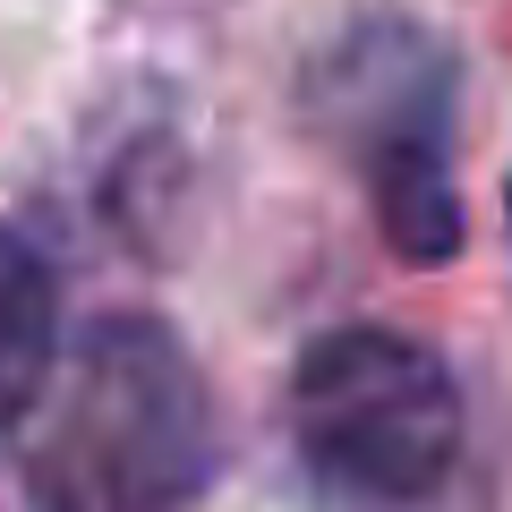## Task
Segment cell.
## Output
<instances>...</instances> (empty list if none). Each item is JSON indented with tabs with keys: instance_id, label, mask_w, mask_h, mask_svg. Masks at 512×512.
Returning a JSON list of instances; mask_svg holds the SVG:
<instances>
[{
	"instance_id": "277c9868",
	"label": "cell",
	"mask_w": 512,
	"mask_h": 512,
	"mask_svg": "<svg viewBox=\"0 0 512 512\" xmlns=\"http://www.w3.org/2000/svg\"><path fill=\"white\" fill-rule=\"evenodd\" d=\"M60 367V265L35 231L0 222V436L26 427Z\"/></svg>"
},
{
	"instance_id": "5b68a950",
	"label": "cell",
	"mask_w": 512,
	"mask_h": 512,
	"mask_svg": "<svg viewBox=\"0 0 512 512\" xmlns=\"http://www.w3.org/2000/svg\"><path fill=\"white\" fill-rule=\"evenodd\" d=\"M504 214H512V188H504Z\"/></svg>"
},
{
	"instance_id": "7a4b0ae2",
	"label": "cell",
	"mask_w": 512,
	"mask_h": 512,
	"mask_svg": "<svg viewBox=\"0 0 512 512\" xmlns=\"http://www.w3.org/2000/svg\"><path fill=\"white\" fill-rule=\"evenodd\" d=\"M308 111L359 163L384 248L402 265H444L461 248V188H453L461 60L410 18H359L308 69Z\"/></svg>"
},
{
	"instance_id": "6da1fadb",
	"label": "cell",
	"mask_w": 512,
	"mask_h": 512,
	"mask_svg": "<svg viewBox=\"0 0 512 512\" xmlns=\"http://www.w3.org/2000/svg\"><path fill=\"white\" fill-rule=\"evenodd\" d=\"M222 427L205 367L163 316H103L77 333L26 487L43 512H180L214 487Z\"/></svg>"
},
{
	"instance_id": "3957f363",
	"label": "cell",
	"mask_w": 512,
	"mask_h": 512,
	"mask_svg": "<svg viewBox=\"0 0 512 512\" xmlns=\"http://www.w3.org/2000/svg\"><path fill=\"white\" fill-rule=\"evenodd\" d=\"M470 410L419 333L333 325L291 367V444L350 504H419L453 478Z\"/></svg>"
}]
</instances>
